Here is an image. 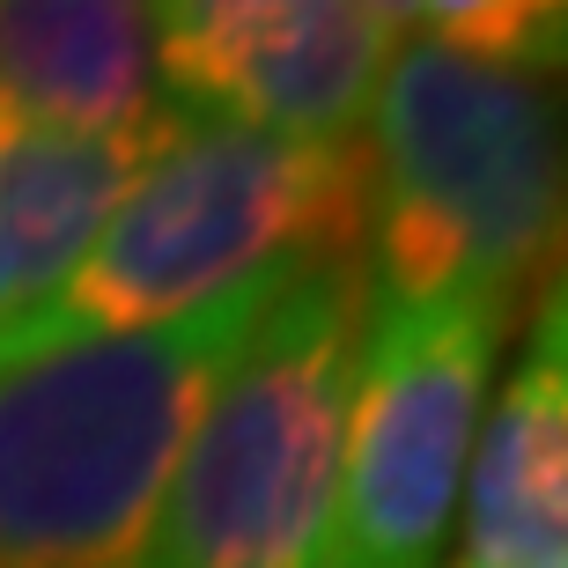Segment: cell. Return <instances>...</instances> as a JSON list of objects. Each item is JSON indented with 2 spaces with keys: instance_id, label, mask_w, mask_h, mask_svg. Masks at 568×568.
<instances>
[{
  "instance_id": "cell-1",
  "label": "cell",
  "mask_w": 568,
  "mask_h": 568,
  "mask_svg": "<svg viewBox=\"0 0 568 568\" xmlns=\"http://www.w3.org/2000/svg\"><path fill=\"white\" fill-rule=\"evenodd\" d=\"M369 303L495 295L568 274V82L503 74L399 22L362 133Z\"/></svg>"
},
{
  "instance_id": "cell-2",
  "label": "cell",
  "mask_w": 568,
  "mask_h": 568,
  "mask_svg": "<svg viewBox=\"0 0 568 568\" xmlns=\"http://www.w3.org/2000/svg\"><path fill=\"white\" fill-rule=\"evenodd\" d=\"M288 274L155 333L0 362V568H148L200 406Z\"/></svg>"
},
{
  "instance_id": "cell-3",
  "label": "cell",
  "mask_w": 568,
  "mask_h": 568,
  "mask_svg": "<svg viewBox=\"0 0 568 568\" xmlns=\"http://www.w3.org/2000/svg\"><path fill=\"white\" fill-rule=\"evenodd\" d=\"M369 170L362 148H295L170 111L104 236L60 303L0 347V362L60 339H126L207 311L222 295L311 258L362 252Z\"/></svg>"
},
{
  "instance_id": "cell-4",
  "label": "cell",
  "mask_w": 568,
  "mask_h": 568,
  "mask_svg": "<svg viewBox=\"0 0 568 568\" xmlns=\"http://www.w3.org/2000/svg\"><path fill=\"white\" fill-rule=\"evenodd\" d=\"M369 325L362 252L311 258L274 288L200 406L148 568H311L339 487Z\"/></svg>"
},
{
  "instance_id": "cell-5",
  "label": "cell",
  "mask_w": 568,
  "mask_h": 568,
  "mask_svg": "<svg viewBox=\"0 0 568 568\" xmlns=\"http://www.w3.org/2000/svg\"><path fill=\"white\" fill-rule=\"evenodd\" d=\"M517 311L495 295L369 303L333 517L311 568H443L465 458Z\"/></svg>"
},
{
  "instance_id": "cell-6",
  "label": "cell",
  "mask_w": 568,
  "mask_h": 568,
  "mask_svg": "<svg viewBox=\"0 0 568 568\" xmlns=\"http://www.w3.org/2000/svg\"><path fill=\"white\" fill-rule=\"evenodd\" d=\"M148 30L170 111L295 148H362L399 52L392 0H170Z\"/></svg>"
},
{
  "instance_id": "cell-7",
  "label": "cell",
  "mask_w": 568,
  "mask_h": 568,
  "mask_svg": "<svg viewBox=\"0 0 568 568\" xmlns=\"http://www.w3.org/2000/svg\"><path fill=\"white\" fill-rule=\"evenodd\" d=\"M443 568H568V274L539 295L525 355L480 414Z\"/></svg>"
},
{
  "instance_id": "cell-8",
  "label": "cell",
  "mask_w": 568,
  "mask_h": 568,
  "mask_svg": "<svg viewBox=\"0 0 568 568\" xmlns=\"http://www.w3.org/2000/svg\"><path fill=\"white\" fill-rule=\"evenodd\" d=\"M0 111L67 133H155V30L126 0H0Z\"/></svg>"
},
{
  "instance_id": "cell-9",
  "label": "cell",
  "mask_w": 568,
  "mask_h": 568,
  "mask_svg": "<svg viewBox=\"0 0 568 568\" xmlns=\"http://www.w3.org/2000/svg\"><path fill=\"white\" fill-rule=\"evenodd\" d=\"M155 133H67V126H30L0 111V258H8V288L16 317L8 333H30L60 288L82 274L89 244L104 236L111 207L126 200L133 170H141Z\"/></svg>"
},
{
  "instance_id": "cell-10",
  "label": "cell",
  "mask_w": 568,
  "mask_h": 568,
  "mask_svg": "<svg viewBox=\"0 0 568 568\" xmlns=\"http://www.w3.org/2000/svg\"><path fill=\"white\" fill-rule=\"evenodd\" d=\"M399 22L480 67L568 82V0H422L399 8Z\"/></svg>"
},
{
  "instance_id": "cell-11",
  "label": "cell",
  "mask_w": 568,
  "mask_h": 568,
  "mask_svg": "<svg viewBox=\"0 0 568 568\" xmlns=\"http://www.w3.org/2000/svg\"><path fill=\"white\" fill-rule=\"evenodd\" d=\"M8 317H16V288H8V258H0V333H8Z\"/></svg>"
}]
</instances>
